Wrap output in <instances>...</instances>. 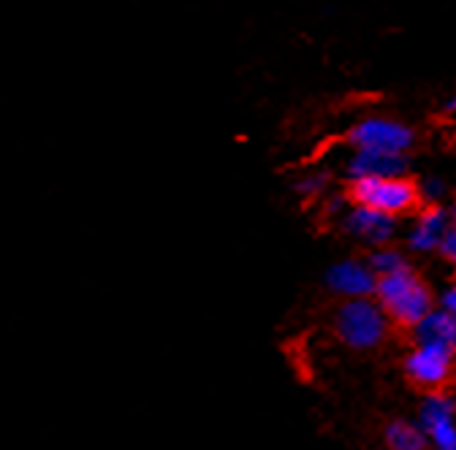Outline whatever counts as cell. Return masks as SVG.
I'll return each mask as SVG.
<instances>
[{"instance_id":"obj_14","label":"cell","mask_w":456,"mask_h":450,"mask_svg":"<svg viewBox=\"0 0 456 450\" xmlns=\"http://www.w3.org/2000/svg\"><path fill=\"white\" fill-rule=\"evenodd\" d=\"M437 253H440L448 263L456 266V220H451V229H448V234H445V239H443V245H440Z\"/></svg>"},{"instance_id":"obj_11","label":"cell","mask_w":456,"mask_h":450,"mask_svg":"<svg viewBox=\"0 0 456 450\" xmlns=\"http://www.w3.org/2000/svg\"><path fill=\"white\" fill-rule=\"evenodd\" d=\"M411 331H413L416 345H432V348H445V350L456 353V320L451 315H445L440 307H435Z\"/></svg>"},{"instance_id":"obj_3","label":"cell","mask_w":456,"mask_h":450,"mask_svg":"<svg viewBox=\"0 0 456 450\" xmlns=\"http://www.w3.org/2000/svg\"><path fill=\"white\" fill-rule=\"evenodd\" d=\"M348 198L354 206H364L388 217L408 214L421 206V190L408 177H391V180H356L351 182Z\"/></svg>"},{"instance_id":"obj_15","label":"cell","mask_w":456,"mask_h":450,"mask_svg":"<svg viewBox=\"0 0 456 450\" xmlns=\"http://www.w3.org/2000/svg\"><path fill=\"white\" fill-rule=\"evenodd\" d=\"M419 190H421V201H429V204H437V198L445 196V185L440 180H427Z\"/></svg>"},{"instance_id":"obj_8","label":"cell","mask_w":456,"mask_h":450,"mask_svg":"<svg viewBox=\"0 0 456 450\" xmlns=\"http://www.w3.org/2000/svg\"><path fill=\"white\" fill-rule=\"evenodd\" d=\"M342 225H346V231L354 239H359V242H364V245H370L375 250L386 247L396 234V220L394 217L364 209V206H351L348 214L342 217Z\"/></svg>"},{"instance_id":"obj_7","label":"cell","mask_w":456,"mask_h":450,"mask_svg":"<svg viewBox=\"0 0 456 450\" xmlns=\"http://www.w3.org/2000/svg\"><path fill=\"white\" fill-rule=\"evenodd\" d=\"M375 285H378V277L370 269L367 261H339L334 266H329L326 271V288L337 296H342L346 301L354 299H372L375 296Z\"/></svg>"},{"instance_id":"obj_10","label":"cell","mask_w":456,"mask_h":450,"mask_svg":"<svg viewBox=\"0 0 456 450\" xmlns=\"http://www.w3.org/2000/svg\"><path fill=\"white\" fill-rule=\"evenodd\" d=\"M408 174V157L403 155H380V152H354L348 160V177L356 180H391Z\"/></svg>"},{"instance_id":"obj_16","label":"cell","mask_w":456,"mask_h":450,"mask_svg":"<svg viewBox=\"0 0 456 450\" xmlns=\"http://www.w3.org/2000/svg\"><path fill=\"white\" fill-rule=\"evenodd\" d=\"M323 185H326V177H323V174H313V177L302 180L297 188H299L302 196H318V193L323 190Z\"/></svg>"},{"instance_id":"obj_18","label":"cell","mask_w":456,"mask_h":450,"mask_svg":"<svg viewBox=\"0 0 456 450\" xmlns=\"http://www.w3.org/2000/svg\"><path fill=\"white\" fill-rule=\"evenodd\" d=\"M445 111H448V115H456V95H451V98L445 100Z\"/></svg>"},{"instance_id":"obj_4","label":"cell","mask_w":456,"mask_h":450,"mask_svg":"<svg viewBox=\"0 0 456 450\" xmlns=\"http://www.w3.org/2000/svg\"><path fill=\"white\" fill-rule=\"evenodd\" d=\"M348 141L356 152H380V155H408L416 136L413 128L391 117H367L351 133Z\"/></svg>"},{"instance_id":"obj_19","label":"cell","mask_w":456,"mask_h":450,"mask_svg":"<svg viewBox=\"0 0 456 450\" xmlns=\"http://www.w3.org/2000/svg\"><path fill=\"white\" fill-rule=\"evenodd\" d=\"M451 217L456 220V204H453V209H451Z\"/></svg>"},{"instance_id":"obj_17","label":"cell","mask_w":456,"mask_h":450,"mask_svg":"<svg viewBox=\"0 0 456 450\" xmlns=\"http://www.w3.org/2000/svg\"><path fill=\"white\" fill-rule=\"evenodd\" d=\"M437 307H440L445 315H451V317L456 320V283H453L451 288H445V291H443V296H440Z\"/></svg>"},{"instance_id":"obj_12","label":"cell","mask_w":456,"mask_h":450,"mask_svg":"<svg viewBox=\"0 0 456 450\" xmlns=\"http://www.w3.org/2000/svg\"><path fill=\"white\" fill-rule=\"evenodd\" d=\"M386 445L391 450H424L429 442L424 437V431L419 429V423L411 421H391L386 426Z\"/></svg>"},{"instance_id":"obj_5","label":"cell","mask_w":456,"mask_h":450,"mask_svg":"<svg viewBox=\"0 0 456 450\" xmlns=\"http://www.w3.org/2000/svg\"><path fill=\"white\" fill-rule=\"evenodd\" d=\"M419 429L424 431L427 442L437 450L456 447V402L445 397L443 390H435L424 399L419 413Z\"/></svg>"},{"instance_id":"obj_6","label":"cell","mask_w":456,"mask_h":450,"mask_svg":"<svg viewBox=\"0 0 456 450\" xmlns=\"http://www.w3.org/2000/svg\"><path fill=\"white\" fill-rule=\"evenodd\" d=\"M453 361H456V353L453 350H445V348H432V345H416L408 358H405V374L421 385V388H429L432 393L440 390L448 377L453 374Z\"/></svg>"},{"instance_id":"obj_9","label":"cell","mask_w":456,"mask_h":450,"mask_svg":"<svg viewBox=\"0 0 456 450\" xmlns=\"http://www.w3.org/2000/svg\"><path fill=\"white\" fill-rule=\"evenodd\" d=\"M451 212H445L440 204H427L419 209L411 231H408V247L413 253H435L440 250L448 229H451Z\"/></svg>"},{"instance_id":"obj_13","label":"cell","mask_w":456,"mask_h":450,"mask_svg":"<svg viewBox=\"0 0 456 450\" xmlns=\"http://www.w3.org/2000/svg\"><path fill=\"white\" fill-rule=\"evenodd\" d=\"M370 269L375 271V277H388V274H396V271H403L408 269L411 263L405 261V255L399 253V250H391V247H380V250H372V255L367 258Z\"/></svg>"},{"instance_id":"obj_20","label":"cell","mask_w":456,"mask_h":450,"mask_svg":"<svg viewBox=\"0 0 456 450\" xmlns=\"http://www.w3.org/2000/svg\"><path fill=\"white\" fill-rule=\"evenodd\" d=\"M453 450H456V447H453Z\"/></svg>"},{"instance_id":"obj_2","label":"cell","mask_w":456,"mask_h":450,"mask_svg":"<svg viewBox=\"0 0 456 450\" xmlns=\"http://www.w3.org/2000/svg\"><path fill=\"white\" fill-rule=\"evenodd\" d=\"M388 317L375 299L342 301L334 315V331L354 350H372L388 333Z\"/></svg>"},{"instance_id":"obj_1","label":"cell","mask_w":456,"mask_h":450,"mask_svg":"<svg viewBox=\"0 0 456 450\" xmlns=\"http://www.w3.org/2000/svg\"><path fill=\"white\" fill-rule=\"evenodd\" d=\"M372 299L380 304V309L386 312L391 323L405 325V328H413L435 309V296L413 266L396 274H388V277H380Z\"/></svg>"}]
</instances>
